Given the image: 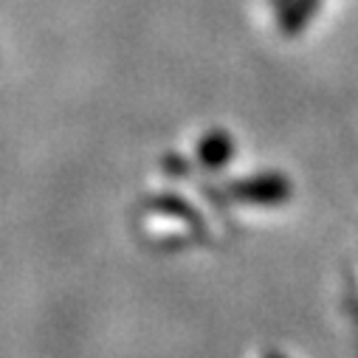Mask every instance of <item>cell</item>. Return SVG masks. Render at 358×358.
Listing matches in <instances>:
<instances>
[{
  "label": "cell",
  "mask_w": 358,
  "mask_h": 358,
  "mask_svg": "<svg viewBox=\"0 0 358 358\" xmlns=\"http://www.w3.org/2000/svg\"><path fill=\"white\" fill-rule=\"evenodd\" d=\"M198 158L212 169L223 166L231 158V138L226 133H209L198 147Z\"/></svg>",
  "instance_id": "cell-2"
},
{
  "label": "cell",
  "mask_w": 358,
  "mask_h": 358,
  "mask_svg": "<svg viewBox=\"0 0 358 358\" xmlns=\"http://www.w3.org/2000/svg\"><path fill=\"white\" fill-rule=\"evenodd\" d=\"M229 192L240 203H282L291 189H288V181H282L280 175H262V178L234 184Z\"/></svg>",
  "instance_id": "cell-1"
},
{
  "label": "cell",
  "mask_w": 358,
  "mask_h": 358,
  "mask_svg": "<svg viewBox=\"0 0 358 358\" xmlns=\"http://www.w3.org/2000/svg\"><path fill=\"white\" fill-rule=\"evenodd\" d=\"M268 358H282V355H280V352H271V355H268Z\"/></svg>",
  "instance_id": "cell-3"
}]
</instances>
